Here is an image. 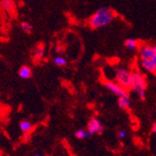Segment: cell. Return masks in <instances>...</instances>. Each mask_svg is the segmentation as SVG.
Masks as SVG:
<instances>
[{"mask_svg": "<svg viewBox=\"0 0 156 156\" xmlns=\"http://www.w3.org/2000/svg\"><path fill=\"white\" fill-rule=\"evenodd\" d=\"M54 51H55L56 53H61V52H63V51H64L63 45L62 44H57V45L55 46V48H54Z\"/></svg>", "mask_w": 156, "mask_h": 156, "instance_id": "cell-17", "label": "cell"}, {"mask_svg": "<svg viewBox=\"0 0 156 156\" xmlns=\"http://www.w3.org/2000/svg\"><path fill=\"white\" fill-rule=\"evenodd\" d=\"M118 106L120 108L122 109H128L131 107V100L129 96H122V97H119L118 99Z\"/></svg>", "mask_w": 156, "mask_h": 156, "instance_id": "cell-9", "label": "cell"}, {"mask_svg": "<svg viewBox=\"0 0 156 156\" xmlns=\"http://www.w3.org/2000/svg\"><path fill=\"white\" fill-rule=\"evenodd\" d=\"M116 16L115 11L108 7H102L97 9L88 20V25L92 29L105 27L112 23Z\"/></svg>", "mask_w": 156, "mask_h": 156, "instance_id": "cell-1", "label": "cell"}, {"mask_svg": "<svg viewBox=\"0 0 156 156\" xmlns=\"http://www.w3.org/2000/svg\"><path fill=\"white\" fill-rule=\"evenodd\" d=\"M156 132V123L153 122L152 123V133H155Z\"/></svg>", "mask_w": 156, "mask_h": 156, "instance_id": "cell-19", "label": "cell"}, {"mask_svg": "<svg viewBox=\"0 0 156 156\" xmlns=\"http://www.w3.org/2000/svg\"><path fill=\"white\" fill-rule=\"evenodd\" d=\"M1 6L7 11H12L14 9V2L13 0H1Z\"/></svg>", "mask_w": 156, "mask_h": 156, "instance_id": "cell-14", "label": "cell"}, {"mask_svg": "<svg viewBox=\"0 0 156 156\" xmlns=\"http://www.w3.org/2000/svg\"><path fill=\"white\" fill-rule=\"evenodd\" d=\"M146 87L147 81L144 74L139 72H132L131 88L136 94L140 100H145L146 97Z\"/></svg>", "mask_w": 156, "mask_h": 156, "instance_id": "cell-2", "label": "cell"}, {"mask_svg": "<svg viewBox=\"0 0 156 156\" xmlns=\"http://www.w3.org/2000/svg\"><path fill=\"white\" fill-rule=\"evenodd\" d=\"M140 60H154L156 59V46L146 44L139 50Z\"/></svg>", "mask_w": 156, "mask_h": 156, "instance_id": "cell-5", "label": "cell"}, {"mask_svg": "<svg viewBox=\"0 0 156 156\" xmlns=\"http://www.w3.org/2000/svg\"><path fill=\"white\" fill-rule=\"evenodd\" d=\"M20 27L21 29L24 32V33H31L32 32V29H33V26L32 24H30L28 22H25V21H23L20 23Z\"/></svg>", "mask_w": 156, "mask_h": 156, "instance_id": "cell-15", "label": "cell"}, {"mask_svg": "<svg viewBox=\"0 0 156 156\" xmlns=\"http://www.w3.org/2000/svg\"><path fill=\"white\" fill-rule=\"evenodd\" d=\"M105 87L111 92L113 94L117 95L118 97H122V96H129V93L128 90L124 89L123 87H122L120 84H118L117 82L111 81V80H106L104 82Z\"/></svg>", "mask_w": 156, "mask_h": 156, "instance_id": "cell-4", "label": "cell"}, {"mask_svg": "<svg viewBox=\"0 0 156 156\" xmlns=\"http://www.w3.org/2000/svg\"><path fill=\"white\" fill-rule=\"evenodd\" d=\"M88 133L85 131V130H82V129H80L78 130L76 133H75V136L78 138V139H85L87 136H88Z\"/></svg>", "mask_w": 156, "mask_h": 156, "instance_id": "cell-16", "label": "cell"}, {"mask_svg": "<svg viewBox=\"0 0 156 156\" xmlns=\"http://www.w3.org/2000/svg\"><path fill=\"white\" fill-rule=\"evenodd\" d=\"M124 47L131 51H136L138 48V40L136 38H128L124 41Z\"/></svg>", "mask_w": 156, "mask_h": 156, "instance_id": "cell-10", "label": "cell"}, {"mask_svg": "<svg viewBox=\"0 0 156 156\" xmlns=\"http://www.w3.org/2000/svg\"><path fill=\"white\" fill-rule=\"evenodd\" d=\"M44 52H45V45L43 43H40L37 45V49H36V52H35V55H36V58L40 61L42 58H43L44 56Z\"/></svg>", "mask_w": 156, "mask_h": 156, "instance_id": "cell-12", "label": "cell"}, {"mask_svg": "<svg viewBox=\"0 0 156 156\" xmlns=\"http://www.w3.org/2000/svg\"><path fill=\"white\" fill-rule=\"evenodd\" d=\"M141 66L147 72L151 73L152 75L156 74V59L154 60H140Z\"/></svg>", "mask_w": 156, "mask_h": 156, "instance_id": "cell-7", "label": "cell"}, {"mask_svg": "<svg viewBox=\"0 0 156 156\" xmlns=\"http://www.w3.org/2000/svg\"><path fill=\"white\" fill-rule=\"evenodd\" d=\"M53 64L57 66H66L67 65V60L62 55H57L53 58Z\"/></svg>", "mask_w": 156, "mask_h": 156, "instance_id": "cell-13", "label": "cell"}, {"mask_svg": "<svg viewBox=\"0 0 156 156\" xmlns=\"http://www.w3.org/2000/svg\"><path fill=\"white\" fill-rule=\"evenodd\" d=\"M18 75L23 80H28L32 77L33 71L28 66H22L19 69V71H18Z\"/></svg>", "mask_w": 156, "mask_h": 156, "instance_id": "cell-8", "label": "cell"}, {"mask_svg": "<svg viewBox=\"0 0 156 156\" xmlns=\"http://www.w3.org/2000/svg\"><path fill=\"white\" fill-rule=\"evenodd\" d=\"M119 136H120V138H124V137L126 136V132L123 131V130L120 131V132H119Z\"/></svg>", "mask_w": 156, "mask_h": 156, "instance_id": "cell-18", "label": "cell"}, {"mask_svg": "<svg viewBox=\"0 0 156 156\" xmlns=\"http://www.w3.org/2000/svg\"><path fill=\"white\" fill-rule=\"evenodd\" d=\"M34 156H42V155L41 154H35Z\"/></svg>", "mask_w": 156, "mask_h": 156, "instance_id": "cell-20", "label": "cell"}, {"mask_svg": "<svg viewBox=\"0 0 156 156\" xmlns=\"http://www.w3.org/2000/svg\"><path fill=\"white\" fill-rule=\"evenodd\" d=\"M33 128V124L28 121H22L20 122V129L23 133L26 134L30 132Z\"/></svg>", "mask_w": 156, "mask_h": 156, "instance_id": "cell-11", "label": "cell"}, {"mask_svg": "<svg viewBox=\"0 0 156 156\" xmlns=\"http://www.w3.org/2000/svg\"><path fill=\"white\" fill-rule=\"evenodd\" d=\"M87 130L89 136H94V134L101 135L104 132V126L97 118H92L88 122Z\"/></svg>", "mask_w": 156, "mask_h": 156, "instance_id": "cell-6", "label": "cell"}, {"mask_svg": "<svg viewBox=\"0 0 156 156\" xmlns=\"http://www.w3.org/2000/svg\"><path fill=\"white\" fill-rule=\"evenodd\" d=\"M115 80L118 84L126 90L131 88V80H132V72L130 70L126 69L122 66L116 67L115 69Z\"/></svg>", "mask_w": 156, "mask_h": 156, "instance_id": "cell-3", "label": "cell"}]
</instances>
